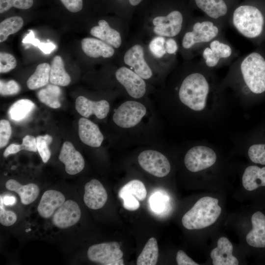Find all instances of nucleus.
I'll return each mask as SVG.
<instances>
[{
    "mask_svg": "<svg viewBox=\"0 0 265 265\" xmlns=\"http://www.w3.org/2000/svg\"><path fill=\"white\" fill-rule=\"evenodd\" d=\"M231 65V70L238 72L246 87L251 92H265V57L259 52H251L238 57Z\"/></svg>",
    "mask_w": 265,
    "mask_h": 265,
    "instance_id": "obj_1",
    "label": "nucleus"
},
{
    "mask_svg": "<svg viewBox=\"0 0 265 265\" xmlns=\"http://www.w3.org/2000/svg\"><path fill=\"white\" fill-rule=\"evenodd\" d=\"M226 26L224 23L207 16L194 20L183 36L181 42L183 49L196 50L200 53L204 46L223 34Z\"/></svg>",
    "mask_w": 265,
    "mask_h": 265,
    "instance_id": "obj_2",
    "label": "nucleus"
},
{
    "mask_svg": "<svg viewBox=\"0 0 265 265\" xmlns=\"http://www.w3.org/2000/svg\"><path fill=\"white\" fill-rule=\"evenodd\" d=\"M228 24L243 37L255 40L264 34L265 17L257 7L251 4H242L231 12Z\"/></svg>",
    "mask_w": 265,
    "mask_h": 265,
    "instance_id": "obj_3",
    "label": "nucleus"
},
{
    "mask_svg": "<svg viewBox=\"0 0 265 265\" xmlns=\"http://www.w3.org/2000/svg\"><path fill=\"white\" fill-rule=\"evenodd\" d=\"M203 63L200 61L198 70L192 72L183 80L179 89L181 101L190 109L201 111L205 106L210 90V84L205 75L206 66L200 71Z\"/></svg>",
    "mask_w": 265,
    "mask_h": 265,
    "instance_id": "obj_4",
    "label": "nucleus"
},
{
    "mask_svg": "<svg viewBox=\"0 0 265 265\" xmlns=\"http://www.w3.org/2000/svg\"><path fill=\"white\" fill-rule=\"evenodd\" d=\"M221 208L218 200L209 196L199 199L183 216L182 222L187 229H201L213 224L219 216Z\"/></svg>",
    "mask_w": 265,
    "mask_h": 265,
    "instance_id": "obj_5",
    "label": "nucleus"
},
{
    "mask_svg": "<svg viewBox=\"0 0 265 265\" xmlns=\"http://www.w3.org/2000/svg\"><path fill=\"white\" fill-rule=\"evenodd\" d=\"M200 61L209 68H213L233 62L238 53L223 34L214 39L200 52Z\"/></svg>",
    "mask_w": 265,
    "mask_h": 265,
    "instance_id": "obj_6",
    "label": "nucleus"
},
{
    "mask_svg": "<svg viewBox=\"0 0 265 265\" xmlns=\"http://www.w3.org/2000/svg\"><path fill=\"white\" fill-rule=\"evenodd\" d=\"M146 112L145 106L140 103L128 101L121 104L113 115L114 122L123 128H130L138 124Z\"/></svg>",
    "mask_w": 265,
    "mask_h": 265,
    "instance_id": "obj_7",
    "label": "nucleus"
},
{
    "mask_svg": "<svg viewBox=\"0 0 265 265\" xmlns=\"http://www.w3.org/2000/svg\"><path fill=\"white\" fill-rule=\"evenodd\" d=\"M153 23L155 26V33L160 36L173 38L182 32L185 24V17L180 10L174 9L165 16L155 17Z\"/></svg>",
    "mask_w": 265,
    "mask_h": 265,
    "instance_id": "obj_8",
    "label": "nucleus"
},
{
    "mask_svg": "<svg viewBox=\"0 0 265 265\" xmlns=\"http://www.w3.org/2000/svg\"><path fill=\"white\" fill-rule=\"evenodd\" d=\"M138 161L140 166L149 174L163 177L170 171V164L162 153L155 150H145L140 153Z\"/></svg>",
    "mask_w": 265,
    "mask_h": 265,
    "instance_id": "obj_9",
    "label": "nucleus"
},
{
    "mask_svg": "<svg viewBox=\"0 0 265 265\" xmlns=\"http://www.w3.org/2000/svg\"><path fill=\"white\" fill-rule=\"evenodd\" d=\"M216 156L211 148L197 146L189 149L185 155L184 162L187 169L196 172L212 166L216 161Z\"/></svg>",
    "mask_w": 265,
    "mask_h": 265,
    "instance_id": "obj_10",
    "label": "nucleus"
},
{
    "mask_svg": "<svg viewBox=\"0 0 265 265\" xmlns=\"http://www.w3.org/2000/svg\"><path fill=\"white\" fill-rule=\"evenodd\" d=\"M87 254L90 261L103 265H111L123 256L120 244L116 241L93 244L89 247Z\"/></svg>",
    "mask_w": 265,
    "mask_h": 265,
    "instance_id": "obj_11",
    "label": "nucleus"
},
{
    "mask_svg": "<svg viewBox=\"0 0 265 265\" xmlns=\"http://www.w3.org/2000/svg\"><path fill=\"white\" fill-rule=\"evenodd\" d=\"M115 77L131 97L138 99L145 94L146 83L143 79L134 72L122 67L116 71Z\"/></svg>",
    "mask_w": 265,
    "mask_h": 265,
    "instance_id": "obj_12",
    "label": "nucleus"
},
{
    "mask_svg": "<svg viewBox=\"0 0 265 265\" xmlns=\"http://www.w3.org/2000/svg\"><path fill=\"white\" fill-rule=\"evenodd\" d=\"M81 217L79 205L72 200L65 201L54 213L52 222L56 227L65 229L78 223Z\"/></svg>",
    "mask_w": 265,
    "mask_h": 265,
    "instance_id": "obj_13",
    "label": "nucleus"
},
{
    "mask_svg": "<svg viewBox=\"0 0 265 265\" xmlns=\"http://www.w3.org/2000/svg\"><path fill=\"white\" fill-rule=\"evenodd\" d=\"M58 158L65 165V171L69 175L80 173L84 167L83 157L69 141H65L63 144Z\"/></svg>",
    "mask_w": 265,
    "mask_h": 265,
    "instance_id": "obj_14",
    "label": "nucleus"
},
{
    "mask_svg": "<svg viewBox=\"0 0 265 265\" xmlns=\"http://www.w3.org/2000/svg\"><path fill=\"white\" fill-rule=\"evenodd\" d=\"M107 199V192L99 181L92 179L85 185L83 201L89 208L101 209L104 206Z\"/></svg>",
    "mask_w": 265,
    "mask_h": 265,
    "instance_id": "obj_15",
    "label": "nucleus"
},
{
    "mask_svg": "<svg viewBox=\"0 0 265 265\" xmlns=\"http://www.w3.org/2000/svg\"><path fill=\"white\" fill-rule=\"evenodd\" d=\"M124 60L142 79L147 80L152 76V72L144 59L143 49L141 45H135L128 50L124 55Z\"/></svg>",
    "mask_w": 265,
    "mask_h": 265,
    "instance_id": "obj_16",
    "label": "nucleus"
},
{
    "mask_svg": "<svg viewBox=\"0 0 265 265\" xmlns=\"http://www.w3.org/2000/svg\"><path fill=\"white\" fill-rule=\"evenodd\" d=\"M77 111L83 117L88 118L92 114L100 119L106 117L109 111V104L106 100L92 101L80 96L75 102Z\"/></svg>",
    "mask_w": 265,
    "mask_h": 265,
    "instance_id": "obj_17",
    "label": "nucleus"
},
{
    "mask_svg": "<svg viewBox=\"0 0 265 265\" xmlns=\"http://www.w3.org/2000/svg\"><path fill=\"white\" fill-rule=\"evenodd\" d=\"M196 6L206 16L228 24L230 10L223 0H194Z\"/></svg>",
    "mask_w": 265,
    "mask_h": 265,
    "instance_id": "obj_18",
    "label": "nucleus"
},
{
    "mask_svg": "<svg viewBox=\"0 0 265 265\" xmlns=\"http://www.w3.org/2000/svg\"><path fill=\"white\" fill-rule=\"evenodd\" d=\"M79 135L84 144L92 147H100L104 140L98 126L84 117L79 119Z\"/></svg>",
    "mask_w": 265,
    "mask_h": 265,
    "instance_id": "obj_19",
    "label": "nucleus"
},
{
    "mask_svg": "<svg viewBox=\"0 0 265 265\" xmlns=\"http://www.w3.org/2000/svg\"><path fill=\"white\" fill-rule=\"evenodd\" d=\"M65 200L64 195L60 191L52 189L46 191L42 195L37 207L39 215L44 218L50 217Z\"/></svg>",
    "mask_w": 265,
    "mask_h": 265,
    "instance_id": "obj_20",
    "label": "nucleus"
},
{
    "mask_svg": "<svg viewBox=\"0 0 265 265\" xmlns=\"http://www.w3.org/2000/svg\"><path fill=\"white\" fill-rule=\"evenodd\" d=\"M217 246L211 252L213 265H238V259L232 255L233 245L225 237H221L217 241Z\"/></svg>",
    "mask_w": 265,
    "mask_h": 265,
    "instance_id": "obj_21",
    "label": "nucleus"
},
{
    "mask_svg": "<svg viewBox=\"0 0 265 265\" xmlns=\"http://www.w3.org/2000/svg\"><path fill=\"white\" fill-rule=\"evenodd\" d=\"M252 229L246 236L247 243L254 247H265V216L261 212L252 216Z\"/></svg>",
    "mask_w": 265,
    "mask_h": 265,
    "instance_id": "obj_22",
    "label": "nucleus"
},
{
    "mask_svg": "<svg viewBox=\"0 0 265 265\" xmlns=\"http://www.w3.org/2000/svg\"><path fill=\"white\" fill-rule=\"evenodd\" d=\"M81 45L83 52L90 57L109 58L114 53V50L110 45L94 38H83L81 41Z\"/></svg>",
    "mask_w": 265,
    "mask_h": 265,
    "instance_id": "obj_23",
    "label": "nucleus"
},
{
    "mask_svg": "<svg viewBox=\"0 0 265 265\" xmlns=\"http://www.w3.org/2000/svg\"><path fill=\"white\" fill-rule=\"evenodd\" d=\"M5 187L9 190L16 192L24 205L32 203L38 197L40 192L37 185L30 183L22 185L14 179L8 180L5 183Z\"/></svg>",
    "mask_w": 265,
    "mask_h": 265,
    "instance_id": "obj_24",
    "label": "nucleus"
},
{
    "mask_svg": "<svg viewBox=\"0 0 265 265\" xmlns=\"http://www.w3.org/2000/svg\"><path fill=\"white\" fill-rule=\"evenodd\" d=\"M90 34L115 48H118L121 44V37L119 32L111 28L105 20H100L98 26L91 28Z\"/></svg>",
    "mask_w": 265,
    "mask_h": 265,
    "instance_id": "obj_25",
    "label": "nucleus"
},
{
    "mask_svg": "<svg viewBox=\"0 0 265 265\" xmlns=\"http://www.w3.org/2000/svg\"><path fill=\"white\" fill-rule=\"evenodd\" d=\"M243 187L248 191L265 186V167L260 168L252 165L247 167L242 179Z\"/></svg>",
    "mask_w": 265,
    "mask_h": 265,
    "instance_id": "obj_26",
    "label": "nucleus"
},
{
    "mask_svg": "<svg viewBox=\"0 0 265 265\" xmlns=\"http://www.w3.org/2000/svg\"><path fill=\"white\" fill-rule=\"evenodd\" d=\"M71 80L70 76L65 70L61 57L55 56L51 65L50 82L58 86H65L69 84Z\"/></svg>",
    "mask_w": 265,
    "mask_h": 265,
    "instance_id": "obj_27",
    "label": "nucleus"
},
{
    "mask_svg": "<svg viewBox=\"0 0 265 265\" xmlns=\"http://www.w3.org/2000/svg\"><path fill=\"white\" fill-rule=\"evenodd\" d=\"M51 66L47 63L39 64L28 79L26 84L30 90H34L46 85L50 80Z\"/></svg>",
    "mask_w": 265,
    "mask_h": 265,
    "instance_id": "obj_28",
    "label": "nucleus"
},
{
    "mask_svg": "<svg viewBox=\"0 0 265 265\" xmlns=\"http://www.w3.org/2000/svg\"><path fill=\"white\" fill-rule=\"evenodd\" d=\"M61 94V90L58 85L50 84L40 90L37 93L39 101L53 108H58L60 107L61 103L59 99Z\"/></svg>",
    "mask_w": 265,
    "mask_h": 265,
    "instance_id": "obj_29",
    "label": "nucleus"
},
{
    "mask_svg": "<svg viewBox=\"0 0 265 265\" xmlns=\"http://www.w3.org/2000/svg\"><path fill=\"white\" fill-rule=\"evenodd\" d=\"M159 257V247L157 239L151 238L137 257V265H155Z\"/></svg>",
    "mask_w": 265,
    "mask_h": 265,
    "instance_id": "obj_30",
    "label": "nucleus"
},
{
    "mask_svg": "<svg viewBox=\"0 0 265 265\" xmlns=\"http://www.w3.org/2000/svg\"><path fill=\"white\" fill-rule=\"evenodd\" d=\"M35 104L30 100L21 99L15 102L9 108V118L19 122L25 119L33 110Z\"/></svg>",
    "mask_w": 265,
    "mask_h": 265,
    "instance_id": "obj_31",
    "label": "nucleus"
},
{
    "mask_svg": "<svg viewBox=\"0 0 265 265\" xmlns=\"http://www.w3.org/2000/svg\"><path fill=\"white\" fill-rule=\"evenodd\" d=\"M128 194L134 196L139 201H143L146 197L147 190L141 181L133 180L122 186L118 192L119 197L121 198Z\"/></svg>",
    "mask_w": 265,
    "mask_h": 265,
    "instance_id": "obj_32",
    "label": "nucleus"
},
{
    "mask_svg": "<svg viewBox=\"0 0 265 265\" xmlns=\"http://www.w3.org/2000/svg\"><path fill=\"white\" fill-rule=\"evenodd\" d=\"M24 21L21 17L8 18L0 24V42L5 41L9 35L18 32L23 26Z\"/></svg>",
    "mask_w": 265,
    "mask_h": 265,
    "instance_id": "obj_33",
    "label": "nucleus"
},
{
    "mask_svg": "<svg viewBox=\"0 0 265 265\" xmlns=\"http://www.w3.org/2000/svg\"><path fill=\"white\" fill-rule=\"evenodd\" d=\"M36 138L37 151L43 162L46 163L51 156L49 145L53 141V138L49 134H45L38 136Z\"/></svg>",
    "mask_w": 265,
    "mask_h": 265,
    "instance_id": "obj_34",
    "label": "nucleus"
},
{
    "mask_svg": "<svg viewBox=\"0 0 265 265\" xmlns=\"http://www.w3.org/2000/svg\"><path fill=\"white\" fill-rule=\"evenodd\" d=\"M29 33L23 39V43H29L37 47L44 53H50L55 48V45L52 42L44 43L35 38L32 30H29Z\"/></svg>",
    "mask_w": 265,
    "mask_h": 265,
    "instance_id": "obj_35",
    "label": "nucleus"
},
{
    "mask_svg": "<svg viewBox=\"0 0 265 265\" xmlns=\"http://www.w3.org/2000/svg\"><path fill=\"white\" fill-rule=\"evenodd\" d=\"M33 0H0V13H2L12 7L22 9H28L32 6Z\"/></svg>",
    "mask_w": 265,
    "mask_h": 265,
    "instance_id": "obj_36",
    "label": "nucleus"
},
{
    "mask_svg": "<svg viewBox=\"0 0 265 265\" xmlns=\"http://www.w3.org/2000/svg\"><path fill=\"white\" fill-rule=\"evenodd\" d=\"M248 154L252 162L265 164V144L252 145L248 150Z\"/></svg>",
    "mask_w": 265,
    "mask_h": 265,
    "instance_id": "obj_37",
    "label": "nucleus"
},
{
    "mask_svg": "<svg viewBox=\"0 0 265 265\" xmlns=\"http://www.w3.org/2000/svg\"><path fill=\"white\" fill-rule=\"evenodd\" d=\"M165 39L162 36H158L153 38L150 43L149 47L153 55L157 57L161 58L167 53L165 48Z\"/></svg>",
    "mask_w": 265,
    "mask_h": 265,
    "instance_id": "obj_38",
    "label": "nucleus"
},
{
    "mask_svg": "<svg viewBox=\"0 0 265 265\" xmlns=\"http://www.w3.org/2000/svg\"><path fill=\"white\" fill-rule=\"evenodd\" d=\"M3 199L0 197V223L5 226H10L16 221L17 217L15 212L4 209Z\"/></svg>",
    "mask_w": 265,
    "mask_h": 265,
    "instance_id": "obj_39",
    "label": "nucleus"
},
{
    "mask_svg": "<svg viewBox=\"0 0 265 265\" xmlns=\"http://www.w3.org/2000/svg\"><path fill=\"white\" fill-rule=\"evenodd\" d=\"M17 65V61L11 54L1 52L0 53V72L7 73L14 69Z\"/></svg>",
    "mask_w": 265,
    "mask_h": 265,
    "instance_id": "obj_40",
    "label": "nucleus"
},
{
    "mask_svg": "<svg viewBox=\"0 0 265 265\" xmlns=\"http://www.w3.org/2000/svg\"><path fill=\"white\" fill-rule=\"evenodd\" d=\"M21 89L19 84L14 80L7 82L0 80V93L2 96L13 95L19 93Z\"/></svg>",
    "mask_w": 265,
    "mask_h": 265,
    "instance_id": "obj_41",
    "label": "nucleus"
},
{
    "mask_svg": "<svg viewBox=\"0 0 265 265\" xmlns=\"http://www.w3.org/2000/svg\"><path fill=\"white\" fill-rule=\"evenodd\" d=\"M12 130L8 121L2 119L0 121V147H5L8 143L11 134Z\"/></svg>",
    "mask_w": 265,
    "mask_h": 265,
    "instance_id": "obj_42",
    "label": "nucleus"
},
{
    "mask_svg": "<svg viewBox=\"0 0 265 265\" xmlns=\"http://www.w3.org/2000/svg\"><path fill=\"white\" fill-rule=\"evenodd\" d=\"M121 198L123 200V207L127 210L134 211L138 209L140 207L139 200L133 195H126Z\"/></svg>",
    "mask_w": 265,
    "mask_h": 265,
    "instance_id": "obj_43",
    "label": "nucleus"
},
{
    "mask_svg": "<svg viewBox=\"0 0 265 265\" xmlns=\"http://www.w3.org/2000/svg\"><path fill=\"white\" fill-rule=\"evenodd\" d=\"M21 146L22 150H24L33 152H37L36 138L32 135H26L23 138Z\"/></svg>",
    "mask_w": 265,
    "mask_h": 265,
    "instance_id": "obj_44",
    "label": "nucleus"
},
{
    "mask_svg": "<svg viewBox=\"0 0 265 265\" xmlns=\"http://www.w3.org/2000/svg\"><path fill=\"white\" fill-rule=\"evenodd\" d=\"M60 1L64 6L71 12H78L82 8V0H60Z\"/></svg>",
    "mask_w": 265,
    "mask_h": 265,
    "instance_id": "obj_45",
    "label": "nucleus"
},
{
    "mask_svg": "<svg viewBox=\"0 0 265 265\" xmlns=\"http://www.w3.org/2000/svg\"><path fill=\"white\" fill-rule=\"evenodd\" d=\"M176 261L178 265H198L182 250L177 252Z\"/></svg>",
    "mask_w": 265,
    "mask_h": 265,
    "instance_id": "obj_46",
    "label": "nucleus"
},
{
    "mask_svg": "<svg viewBox=\"0 0 265 265\" xmlns=\"http://www.w3.org/2000/svg\"><path fill=\"white\" fill-rule=\"evenodd\" d=\"M165 48L167 53L176 54L178 50V45L173 38H169L165 41Z\"/></svg>",
    "mask_w": 265,
    "mask_h": 265,
    "instance_id": "obj_47",
    "label": "nucleus"
},
{
    "mask_svg": "<svg viewBox=\"0 0 265 265\" xmlns=\"http://www.w3.org/2000/svg\"><path fill=\"white\" fill-rule=\"evenodd\" d=\"M151 206L153 209L156 211L162 210L164 204L163 198L160 195H155L151 200Z\"/></svg>",
    "mask_w": 265,
    "mask_h": 265,
    "instance_id": "obj_48",
    "label": "nucleus"
},
{
    "mask_svg": "<svg viewBox=\"0 0 265 265\" xmlns=\"http://www.w3.org/2000/svg\"><path fill=\"white\" fill-rule=\"evenodd\" d=\"M22 150L21 145L11 144L9 145L3 152L4 157H7L11 154H15Z\"/></svg>",
    "mask_w": 265,
    "mask_h": 265,
    "instance_id": "obj_49",
    "label": "nucleus"
},
{
    "mask_svg": "<svg viewBox=\"0 0 265 265\" xmlns=\"http://www.w3.org/2000/svg\"><path fill=\"white\" fill-rule=\"evenodd\" d=\"M2 199L3 204L6 206L13 205L16 202V199L13 196L5 195Z\"/></svg>",
    "mask_w": 265,
    "mask_h": 265,
    "instance_id": "obj_50",
    "label": "nucleus"
},
{
    "mask_svg": "<svg viewBox=\"0 0 265 265\" xmlns=\"http://www.w3.org/2000/svg\"><path fill=\"white\" fill-rule=\"evenodd\" d=\"M142 0H128L129 4L133 6L138 5Z\"/></svg>",
    "mask_w": 265,
    "mask_h": 265,
    "instance_id": "obj_51",
    "label": "nucleus"
},
{
    "mask_svg": "<svg viewBox=\"0 0 265 265\" xmlns=\"http://www.w3.org/2000/svg\"><path fill=\"white\" fill-rule=\"evenodd\" d=\"M124 260L122 258L115 261L111 263V265H124Z\"/></svg>",
    "mask_w": 265,
    "mask_h": 265,
    "instance_id": "obj_52",
    "label": "nucleus"
}]
</instances>
